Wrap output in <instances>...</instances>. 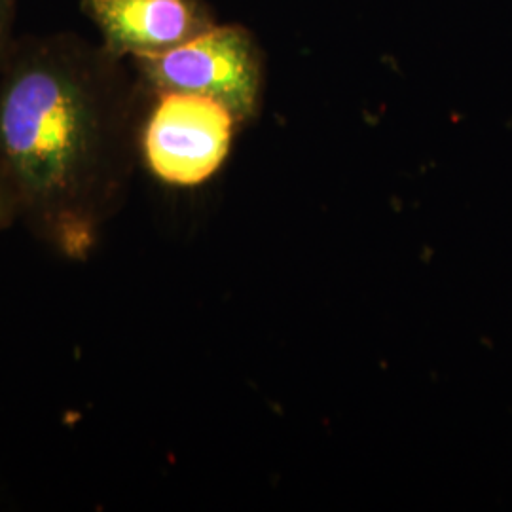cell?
Listing matches in <instances>:
<instances>
[{"label": "cell", "mask_w": 512, "mask_h": 512, "mask_svg": "<svg viewBox=\"0 0 512 512\" xmlns=\"http://www.w3.org/2000/svg\"><path fill=\"white\" fill-rule=\"evenodd\" d=\"M122 59L73 33L16 38L0 65V173L23 220L84 262L116 215L135 147Z\"/></svg>", "instance_id": "1"}, {"label": "cell", "mask_w": 512, "mask_h": 512, "mask_svg": "<svg viewBox=\"0 0 512 512\" xmlns=\"http://www.w3.org/2000/svg\"><path fill=\"white\" fill-rule=\"evenodd\" d=\"M101 46L126 59L164 54L215 25L202 0H80Z\"/></svg>", "instance_id": "4"}, {"label": "cell", "mask_w": 512, "mask_h": 512, "mask_svg": "<svg viewBox=\"0 0 512 512\" xmlns=\"http://www.w3.org/2000/svg\"><path fill=\"white\" fill-rule=\"evenodd\" d=\"M141 80L154 93L207 95L226 105L238 122L255 114L260 93V59L247 29L213 25L164 54L133 59Z\"/></svg>", "instance_id": "2"}, {"label": "cell", "mask_w": 512, "mask_h": 512, "mask_svg": "<svg viewBox=\"0 0 512 512\" xmlns=\"http://www.w3.org/2000/svg\"><path fill=\"white\" fill-rule=\"evenodd\" d=\"M19 220V209L16 198L0 173V234L12 228Z\"/></svg>", "instance_id": "6"}, {"label": "cell", "mask_w": 512, "mask_h": 512, "mask_svg": "<svg viewBox=\"0 0 512 512\" xmlns=\"http://www.w3.org/2000/svg\"><path fill=\"white\" fill-rule=\"evenodd\" d=\"M19 0H0V65L4 63L6 55L10 54L16 37L14 25L18 14Z\"/></svg>", "instance_id": "5"}, {"label": "cell", "mask_w": 512, "mask_h": 512, "mask_svg": "<svg viewBox=\"0 0 512 512\" xmlns=\"http://www.w3.org/2000/svg\"><path fill=\"white\" fill-rule=\"evenodd\" d=\"M156 95V103L139 133L143 160L162 183L200 186L228 158L238 118L226 105L207 95Z\"/></svg>", "instance_id": "3"}]
</instances>
